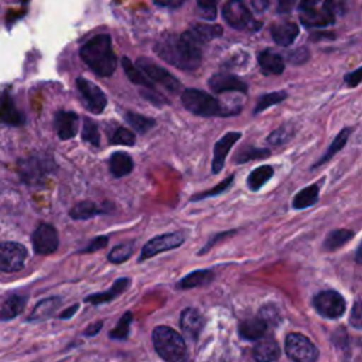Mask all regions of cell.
Listing matches in <instances>:
<instances>
[{"mask_svg": "<svg viewBox=\"0 0 362 362\" xmlns=\"http://www.w3.org/2000/svg\"><path fill=\"white\" fill-rule=\"evenodd\" d=\"M202 45V41L194 31L188 30L181 35L168 34L160 38L154 45V51L161 59L173 66L182 71H194L201 64Z\"/></svg>", "mask_w": 362, "mask_h": 362, "instance_id": "1", "label": "cell"}, {"mask_svg": "<svg viewBox=\"0 0 362 362\" xmlns=\"http://www.w3.org/2000/svg\"><path fill=\"white\" fill-rule=\"evenodd\" d=\"M79 55L82 61L99 76H110L117 66V58L112 49V40L109 34H98L86 41Z\"/></svg>", "mask_w": 362, "mask_h": 362, "instance_id": "2", "label": "cell"}, {"mask_svg": "<svg viewBox=\"0 0 362 362\" xmlns=\"http://www.w3.org/2000/svg\"><path fill=\"white\" fill-rule=\"evenodd\" d=\"M153 345L165 362H180L185 356L184 338L167 325H158L153 329Z\"/></svg>", "mask_w": 362, "mask_h": 362, "instance_id": "3", "label": "cell"}, {"mask_svg": "<svg viewBox=\"0 0 362 362\" xmlns=\"http://www.w3.org/2000/svg\"><path fill=\"white\" fill-rule=\"evenodd\" d=\"M181 102L188 112L202 117L235 115L233 112L223 107L216 98L199 89H185L181 93Z\"/></svg>", "mask_w": 362, "mask_h": 362, "instance_id": "4", "label": "cell"}, {"mask_svg": "<svg viewBox=\"0 0 362 362\" xmlns=\"http://www.w3.org/2000/svg\"><path fill=\"white\" fill-rule=\"evenodd\" d=\"M284 351L293 362H315L318 358L315 345L300 332H291L286 337Z\"/></svg>", "mask_w": 362, "mask_h": 362, "instance_id": "5", "label": "cell"}, {"mask_svg": "<svg viewBox=\"0 0 362 362\" xmlns=\"http://www.w3.org/2000/svg\"><path fill=\"white\" fill-rule=\"evenodd\" d=\"M317 313L325 318H338L345 313V300L335 290H325L314 297Z\"/></svg>", "mask_w": 362, "mask_h": 362, "instance_id": "6", "label": "cell"}, {"mask_svg": "<svg viewBox=\"0 0 362 362\" xmlns=\"http://www.w3.org/2000/svg\"><path fill=\"white\" fill-rule=\"evenodd\" d=\"M27 250L21 243L17 242H1L0 243V272L13 273L18 272L25 262Z\"/></svg>", "mask_w": 362, "mask_h": 362, "instance_id": "7", "label": "cell"}, {"mask_svg": "<svg viewBox=\"0 0 362 362\" xmlns=\"http://www.w3.org/2000/svg\"><path fill=\"white\" fill-rule=\"evenodd\" d=\"M76 88L79 90L82 102L88 110H90L95 115H99L103 112L107 100H106L105 93L96 83L79 76V78H76Z\"/></svg>", "mask_w": 362, "mask_h": 362, "instance_id": "8", "label": "cell"}, {"mask_svg": "<svg viewBox=\"0 0 362 362\" xmlns=\"http://www.w3.org/2000/svg\"><path fill=\"white\" fill-rule=\"evenodd\" d=\"M136 62H137V66L141 69V72L146 74L151 81L158 82L165 89L173 90V92H177L180 89V86H181L180 81L174 75H171L165 68L154 64L151 59L144 58V57L137 58Z\"/></svg>", "mask_w": 362, "mask_h": 362, "instance_id": "9", "label": "cell"}, {"mask_svg": "<svg viewBox=\"0 0 362 362\" xmlns=\"http://www.w3.org/2000/svg\"><path fill=\"white\" fill-rule=\"evenodd\" d=\"M184 242V236L180 232H171V233H164V235H158L153 239H150L141 249L140 257L139 260H146L148 257H153L161 252L165 250H171L175 249L178 246H181V243Z\"/></svg>", "mask_w": 362, "mask_h": 362, "instance_id": "10", "label": "cell"}, {"mask_svg": "<svg viewBox=\"0 0 362 362\" xmlns=\"http://www.w3.org/2000/svg\"><path fill=\"white\" fill-rule=\"evenodd\" d=\"M222 16L235 30H245L253 23L252 14L243 0H228L222 8Z\"/></svg>", "mask_w": 362, "mask_h": 362, "instance_id": "11", "label": "cell"}, {"mask_svg": "<svg viewBox=\"0 0 362 362\" xmlns=\"http://www.w3.org/2000/svg\"><path fill=\"white\" fill-rule=\"evenodd\" d=\"M34 252L38 255H49L58 247V233L52 225L41 223L35 228L31 236Z\"/></svg>", "mask_w": 362, "mask_h": 362, "instance_id": "12", "label": "cell"}, {"mask_svg": "<svg viewBox=\"0 0 362 362\" xmlns=\"http://www.w3.org/2000/svg\"><path fill=\"white\" fill-rule=\"evenodd\" d=\"M52 167V161L47 160L45 157H30L20 163V174L23 180L28 184H35L41 181Z\"/></svg>", "mask_w": 362, "mask_h": 362, "instance_id": "13", "label": "cell"}, {"mask_svg": "<svg viewBox=\"0 0 362 362\" xmlns=\"http://www.w3.org/2000/svg\"><path fill=\"white\" fill-rule=\"evenodd\" d=\"M242 137L239 132H229L223 134L214 146V157H212V173L218 174L225 164L226 156L233 147V144Z\"/></svg>", "mask_w": 362, "mask_h": 362, "instance_id": "14", "label": "cell"}, {"mask_svg": "<svg viewBox=\"0 0 362 362\" xmlns=\"http://www.w3.org/2000/svg\"><path fill=\"white\" fill-rule=\"evenodd\" d=\"M209 88L216 92V93H222V92H242L246 93L247 92V85L240 81L238 76L232 75V74H225V72H219V74H214L209 81H208Z\"/></svg>", "mask_w": 362, "mask_h": 362, "instance_id": "15", "label": "cell"}, {"mask_svg": "<svg viewBox=\"0 0 362 362\" xmlns=\"http://www.w3.org/2000/svg\"><path fill=\"white\" fill-rule=\"evenodd\" d=\"M55 130L57 134L61 140H68L75 137L78 133V124H79V117L74 112L68 110H59L55 115Z\"/></svg>", "mask_w": 362, "mask_h": 362, "instance_id": "16", "label": "cell"}, {"mask_svg": "<svg viewBox=\"0 0 362 362\" xmlns=\"http://www.w3.org/2000/svg\"><path fill=\"white\" fill-rule=\"evenodd\" d=\"M180 327L188 338L197 339L204 327V320L201 313L192 307L182 310L180 315Z\"/></svg>", "mask_w": 362, "mask_h": 362, "instance_id": "17", "label": "cell"}, {"mask_svg": "<svg viewBox=\"0 0 362 362\" xmlns=\"http://www.w3.org/2000/svg\"><path fill=\"white\" fill-rule=\"evenodd\" d=\"M252 354L257 362H274L276 359H279L281 351L274 338L263 335L255 344Z\"/></svg>", "mask_w": 362, "mask_h": 362, "instance_id": "18", "label": "cell"}, {"mask_svg": "<svg viewBox=\"0 0 362 362\" xmlns=\"http://www.w3.org/2000/svg\"><path fill=\"white\" fill-rule=\"evenodd\" d=\"M270 33H272V37L276 44H279L281 47H288L290 44H293V41L298 35L300 30L296 23H293L290 20H280L272 25Z\"/></svg>", "mask_w": 362, "mask_h": 362, "instance_id": "19", "label": "cell"}, {"mask_svg": "<svg viewBox=\"0 0 362 362\" xmlns=\"http://www.w3.org/2000/svg\"><path fill=\"white\" fill-rule=\"evenodd\" d=\"M300 21L303 25L310 28L327 27L335 21V16L331 14L324 6H320L307 11H300Z\"/></svg>", "mask_w": 362, "mask_h": 362, "instance_id": "20", "label": "cell"}, {"mask_svg": "<svg viewBox=\"0 0 362 362\" xmlns=\"http://www.w3.org/2000/svg\"><path fill=\"white\" fill-rule=\"evenodd\" d=\"M129 283H130V279L127 277H122V279H117L110 288H107L106 291H102V293H96V294H90L85 298V303H90L93 305H99V304H103V303H109L112 301L113 298H116L119 294H122L127 287H129Z\"/></svg>", "mask_w": 362, "mask_h": 362, "instance_id": "21", "label": "cell"}, {"mask_svg": "<svg viewBox=\"0 0 362 362\" xmlns=\"http://www.w3.org/2000/svg\"><path fill=\"white\" fill-rule=\"evenodd\" d=\"M257 62L264 75H279L284 71V61L279 54L272 52L270 49H264L259 52Z\"/></svg>", "mask_w": 362, "mask_h": 362, "instance_id": "22", "label": "cell"}, {"mask_svg": "<svg viewBox=\"0 0 362 362\" xmlns=\"http://www.w3.org/2000/svg\"><path fill=\"white\" fill-rule=\"evenodd\" d=\"M266 329H267L266 322L260 317H253L240 322L239 335L245 339L255 341L262 338L266 334Z\"/></svg>", "mask_w": 362, "mask_h": 362, "instance_id": "23", "label": "cell"}, {"mask_svg": "<svg viewBox=\"0 0 362 362\" xmlns=\"http://www.w3.org/2000/svg\"><path fill=\"white\" fill-rule=\"evenodd\" d=\"M109 170L113 177L120 178L133 171V160L123 151H116L109 158Z\"/></svg>", "mask_w": 362, "mask_h": 362, "instance_id": "24", "label": "cell"}, {"mask_svg": "<svg viewBox=\"0 0 362 362\" xmlns=\"http://www.w3.org/2000/svg\"><path fill=\"white\" fill-rule=\"evenodd\" d=\"M24 122L21 113L16 109L13 99L8 95H4L0 100V123L17 126Z\"/></svg>", "mask_w": 362, "mask_h": 362, "instance_id": "25", "label": "cell"}, {"mask_svg": "<svg viewBox=\"0 0 362 362\" xmlns=\"http://www.w3.org/2000/svg\"><path fill=\"white\" fill-rule=\"evenodd\" d=\"M318 194H320V185L318 184H311L301 191H298L293 199V208L296 209H304L307 206L314 205L318 201Z\"/></svg>", "mask_w": 362, "mask_h": 362, "instance_id": "26", "label": "cell"}, {"mask_svg": "<svg viewBox=\"0 0 362 362\" xmlns=\"http://www.w3.org/2000/svg\"><path fill=\"white\" fill-rule=\"evenodd\" d=\"M214 273L211 270H195L189 274H187L185 277H182L177 287L178 288H192V287H198V286H204L208 284L214 280Z\"/></svg>", "mask_w": 362, "mask_h": 362, "instance_id": "27", "label": "cell"}, {"mask_svg": "<svg viewBox=\"0 0 362 362\" xmlns=\"http://www.w3.org/2000/svg\"><path fill=\"white\" fill-rule=\"evenodd\" d=\"M273 167L272 165H260L255 168L247 177V187L250 191L260 189L272 177H273Z\"/></svg>", "mask_w": 362, "mask_h": 362, "instance_id": "28", "label": "cell"}, {"mask_svg": "<svg viewBox=\"0 0 362 362\" xmlns=\"http://www.w3.org/2000/svg\"><path fill=\"white\" fill-rule=\"evenodd\" d=\"M351 132H352V129L351 127H345L344 130H341L337 136H335V139L332 140V143H331V146L328 147V150L325 151V154L313 165V168H315V167H318V165H321V164H324L325 161H328V160H331L332 157H334V154L335 153H338L344 146H345V143H346V140H348V137H349V134H351Z\"/></svg>", "mask_w": 362, "mask_h": 362, "instance_id": "29", "label": "cell"}, {"mask_svg": "<svg viewBox=\"0 0 362 362\" xmlns=\"http://www.w3.org/2000/svg\"><path fill=\"white\" fill-rule=\"evenodd\" d=\"M59 301L61 300L58 297H49V298H45V300H41L34 307L33 313L28 317V321H40V320H44V318L49 317L55 311V308L58 307Z\"/></svg>", "mask_w": 362, "mask_h": 362, "instance_id": "30", "label": "cell"}, {"mask_svg": "<svg viewBox=\"0 0 362 362\" xmlns=\"http://www.w3.org/2000/svg\"><path fill=\"white\" fill-rule=\"evenodd\" d=\"M102 212H105L103 208L98 206L95 202H92V201H82V202L76 204V205L71 209L69 215H71L72 219L83 221V219L92 218V216H95V215H99V214H102Z\"/></svg>", "mask_w": 362, "mask_h": 362, "instance_id": "31", "label": "cell"}, {"mask_svg": "<svg viewBox=\"0 0 362 362\" xmlns=\"http://www.w3.org/2000/svg\"><path fill=\"white\" fill-rule=\"evenodd\" d=\"M24 305H25V297H21V296L8 297L0 310V320L14 318L24 310Z\"/></svg>", "mask_w": 362, "mask_h": 362, "instance_id": "32", "label": "cell"}, {"mask_svg": "<svg viewBox=\"0 0 362 362\" xmlns=\"http://www.w3.org/2000/svg\"><path fill=\"white\" fill-rule=\"evenodd\" d=\"M352 236H354V232L349 229H337L327 235L322 246L327 250H335L344 246L348 240H351Z\"/></svg>", "mask_w": 362, "mask_h": 362, "instance_id": "33", "label": "cell"}, {"mask_svg": "<svg viewBox=\"0 0 362 362\" xmlns=\"http://www.w3.org/2000/svg\"><path fill=\"white\" fill-rule=\"evenodd\" d=\"M122 65H123L124 74L127 75V78H129L134 85H141V86H144V88H147V89L154 90L153 83L144 76V74H143L141 71H139V69L133 65V62H132L127 57H124V58L122 59Z\"/></svg>", "mask_w": 362, "mask_h": 362, "instance_id": "34", "label": "cell"}, {"mask_svg": "<svg viewBox=\"0 0 362 362\" xmlns=\"http://www.w3.org/2000/svg\"><path fill=\"white\" fill-rule=\"evenodd\" d=\"M191 31H194V34L202 41V44L221 37L223 30L221 25H209V24H194Z\"/></svg>", "mask_w": 362, "mask_h": 362, "instance_id": "35", "label": "cell"}, {"mask_svg": "<svg viewBox=\"0 0 362 362\" xmlns=\"http://www.w3.org/2000/svg\"><path fill=\"white\" fill-rule=\"evenodd\" d=\"M126 120L139 133H146L151 127L156 126V120L154 119L143 116V115H139V113H134V112H127L126 113Z\"/></svg>", "mask_w": 362, "mask_h": 362, "instance_id": "36", "label": "cell"}, {"mask_svg": "<svg viewBox=\"0 0 362 362\" xmlns=\"http://www.w3.org/2000/svg\"><path fill=\"white\" fill-rule=\"evenodd\" d=\"M287 98V93L284 90H276V92H270V93H264L262 95L257 102H256V106H255V113H260L263 112L264 109L273 106V105H277L280 102H283L284 99Z\"/></svg>", "mask_w": 362, "mask_h": 362, "instance_id": "37", "label": "cell"}, {"mask_svg": "<svg viewBox=\"0 0 362 362\" xmlns=\"http://www.w3.org/2000/svg\"><path fill=\"white\" fill-rule=\"evenodd\" d=\"M110 144H122V146H133L136 143V136L133 132L126 127H116L109 132Z\"/></svg>", "mask_w": 362, "mask_h": 362, "instance_id": "38", "label": "cell"}, {"mask_svg": "<svg viewBox=\"0 0 362 362\" xmlns=\"http://www.w3.org/2000/svg\"><path fill=\"white\" fill-rule=\"evenodd\" d=\"M134 250V242H126V243H120L117 246H115L109 255L107 259L113 263H123L124 260H127Z\"/></svg>", "mask_w": 362, "mask_h": 362, "instance_id": "39", "label": "cell"}, {"mask_svg": "<svg viewBox=\"0 0 362 362\" xmlns=\"http://www.w3.org/2000/svg\"><path fill=\"white\" fill-rule=\"evenodd\" d=\"M270 156L269 148H255V147H246L238 153L235 157V161L238 164H243L250 160H259V158H266Z\"/></svg>", "mask_w": 362, "mask_h": 362, "instance_id": "40", "label": "cell"}, {"mask_svg": "<svg viewBox=\"0 0 362 362\" xmlns=\"http://www.w3.org/2000/svg\"><path fill=\"white\" fill-rule=\"evenodd\" d=\"M82 139L92 144V146H99V140H100V134L98 130V126L93 120H90L89 117L83 119V126H82Z\"/></svg>", "mask_w": 362, "mask_h": 362, "instance_id": "41", "label": "cell"}, {"mask_svg": "<svg viewBox=\"0 0 362 362\" xmlns=\"http://www.w3.org/2000/svg\"><path fill=\"white\" fill-rule=\"evenodd\" d=\"M130 322H132V313L123 314V317L119 320L116 327L109 332V337L113 339H124L129 335L130 329Z\"/></svg>", "mask_w": 362, "mask_h": 362, "instance_id": "42", "label": "cell"}, {"mask_svg": "<svg viewBox=\"0 0 362 362\" xmlns=\"http://www.w3.org/2000/svg\"><path fill=\"white\" fill-rule=\"evenodd\" d=\"M293 129L290 127V126H287V124H283V126H280L279 129H276L273 133H270L269 136H267V141L270 143V144H274V146H279V144H283V143H286L287 140H290L291 137H293Z\"/></svg>", "mask_w": 362, "mask_h": 362, "instance_id": "43", "label": "cell"}, {"mask_svg": "<svg viewBox=\"0 0 362 362\" xmlns=\"http://www.w3.org/2000/svg\"><path fill=\"white\" fill-rule=\"evenodd\" d=\"M219 0H197L198 11L204 18L214 20L216 17V4Z\"/></svg>", "mask_w": 362, "mask_h": 362, "instance_id": "44", "label": "cell"}, {"mask_svg": "<svg viewBox=\"0 0 362 362\" xmlns=\"http://www.w3.org/2000/svg\"><path fill=\"white\" fill-rule=\"evenodd\" d=\"M233 181V175H229L228 178H225L223 181H221L219 184H216L214 188H211L209 191H205V192H202V194H198V195H194L191 199H194V201H197V199H202V198H206V197H212V195H218V194H221V192H223L229 185H230V182Z\"/></svg>", "mask_w": 362, "mask_h": 362, "instance_id": "45", "label": "cell"}, {"mask_svg": "<svg viewBox=\"0 0 362 362\" xmlns=\"http://www.w3.org/2000/svg\"><path fill=\"white\" fill-rule=\"evenodd\" d=\"M264 322L266 325H276L279 321H280V315L277 313V310L273 307V305H266L263 307L260 311H259V315Z\"/></svg>", "mask_w": 362, "mask_h": 362, "instance_id": "46", "label": "cell"}, {"mask_svg": "<svg viewBox=\"0 0 362 362\" xmlns=\"http://www.w3.org/2000/svg\"><path fill=\"white\" fill-rule=\"evenodd\" d=\"M349 322L356 329H361V327H362V310H361V301L359 300H356L354 307H352Z\"/></svg>", "mask_w": 362, "mask_h": 362, "instance_id": "47", "label": "cell"}, {"mask_svg": "<svg viewBox=\"0 0 362 362\" xmlns=\"http://www.w3.org/2000/svg\"><path fill=\"white\" fill-rule=\"evenodd\" d=\"M345 3L346 0H325L324 1V7L331 13V14H342L344 8H345Z\"/></svg>", "mask_w": 362, "mask_h": 362, "instance_id": "48", "label": "cell"}, {"mask_svg": "<svg viewBox=\"0 0 362 362\" xmlns=\"http://www.w3.org/2000/svg\"><path fill=\"white\" fill-rule=\"evenodd\" d=\"M107 245V238L106 236H98L95 238L83 250H81L82 253H89V252H95V250H99L102 247H105Z\"/></svg>", "mask_w": 362, "mask_h": 362, "instance_id": "49", "label": "cell"}, {"mask_svg": "<svg viewBox=\"0 0 362 362\" xmlns=\"http://www.w3.org/2000/svg\"><path fill=\"white\" fill-rule=\"evenodd\" d=\"M288 59L291 61V64H303L308 59V49L307 48H297L294 52H291L288 55Z\"/></svg>", "mask_w": 362, "mask_h": 362, "instance_id": "50", "label": "cell"}, {"mask_svg": "<svg viewBox=\"0 0 362 362\" xmlns=\"http://www.w3.org/2000/svg\"><path fill=\"white\" fill-rule=\"evenodd\" d=\"M345 82L349 85V86H358L361 79H362V68H356L355 71L352 72H348L345 76H344Z\"/></svg>", "mask_w": 362, "mask_h": 362, "instance_id": "51", "label": "cell"}, {"mask_svg": "<svg viewBox=\"0 0 362 362\" xmlns=\"http://www.w3.org/2000/svg\"><path fill=\"white\" fill-rule=\"evenodd\" d=\"M300 0H277V11L279 13H290L294 10Z\"/></svg>", "mask_w": 362, "mask_h": 362, "instance_id": "52", "label": "cell"}, {"mask_svg": "<svg viewBox=\"0 0 362 362\" xmlns=\"http://www.w3.org/2000/svg\"><path fill=\"white\" fill-rule=\"evenodd\" d=\"M157 6L160 7H167V8H178L181 7L187 0H153Z\"/></svg>", "mask_w": 362, "mask_h": 362, "instance_id": "53", "label": "cell"}, {"mask_svg": "<svg viewBox=\"0 0 362 362\" xmlns=\"http://www.w3.org/2000/svg\"><path fill=\"white\" fill-rule=\"evenodd\" d=\"M322 0H300V11H307L318 7Z\"/></svg>", "mask_w": 362, "mask_h": 362, "instance_id": "54", "label": "cell"}, {"mask_svg": "<svg viewBox=\"0 0 362 362\" xmlns=\"http://www.w3.org/2000/svg\"><path fill=\"white\" fill-rule=\"evenodd\" d=\"M102 325H103V322H102V321H98V322H95V324L89 325V327H88V329L85 331V335H95V334H98V332H99V329L102 328Z\"/></svg>", "mask_w": 362, "mask_h": 362, "instance_id": "55", "label": "cell"}, {"mask_svg": "<svg viewBox=\"0 0 362 362\" xmlns=\"http://www.w3.org/2000/svg\"><path fill=\"white\" fill-rule=\"evenodd\" d=\"M252 6L256 11H263L269 6V0H252Z\"/></svg>", "mask_w": 362, "mask_h": 362, "instance_id": "56", "label": "cell"}, {"mask_svg": "<svg viewBox=\"0 0 362 362\" xmlns=\"http://www.w3.org/2000/svg\"><path fill=\"white\" fill-rule=\"evenodd\" d=\"M76 310H78V304H74L71 308H66L65 311H62V313L59 314V318H62V320L71 318V317L76 313Z\"/></svg>", "mask_w": 362, "mask_h": 362, "instance_id": "57", "label": "cell"}]
</instances>
